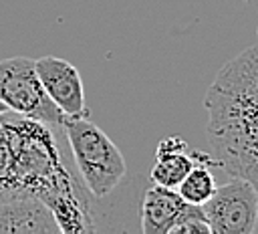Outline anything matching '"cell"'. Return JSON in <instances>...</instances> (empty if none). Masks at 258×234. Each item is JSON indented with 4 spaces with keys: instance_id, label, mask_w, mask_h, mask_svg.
<instances>
[{
    "instance_id": "11",
    "label": "cell",
    "mask_w": 258,
    "mask_h": 234,
    "mask_svg": "<svg viewBox=\"0 0 258 234\" xmlns=\"http://www.w3.org/2000/svg\"><path fill=\"white\" fill-rule=\"evenodd\" d=\"M6 111H10V109H8V107H6V105L0 101V113H6Z\"/></svg>"
},
{
    "instance_id": "4",
    "label": "cell",
    "mask_w": 258,
    "mask_h": 234,
    "mask_svg": "<svg viewBox=\"0 0 258 234\" xmlns=\"http://www.w3.org/2000/svg\"><path fill=\"white\" fill-rule=\"evenodd\" d=\"M0 101L14 113L62 129L67 115L44 91L36 65L28 56H8L0 61Z\"/></svg>"
},
{
    "instance_id": "5",
    "label": "cell",
    "mask_w": 258,
    "mask_h": 234,
    "mask_svg": "<svg viewBox=\"0 0 258 234\" xmlns=\"http://www.w3.org/2000/svg\"><path fill=\"white\" fill-rule=\"evenodd\" d=\"M202 210L212 234H252L258 226V194L242 178L216 188Z\"/></svg>"
},
{
    "instance_id": "9",
    "label": "cell",
    "mask_w": 258,
    "mask_h": 234,
    "mask_svg": "<svg viewBox=\"0 0 258 234\" xmlns=\"http://www.w3.org/2000/svg\"><path fill=\"white\" fill-rule=\"evenodd\" d=\"M202 151L191 149L185 139L179 135L163 137L155 147V159L153 167L149 171V178L157 186L165 188H177L179 182L185 178V173L194 167Z\"/></svg>"
},
{
    "instance_id": "12",
    "label": "cell",
    "mask_w": 258,
    "mask_h": 234,
    "mask_svg": "<svg viewBox=\"0 0 258 234\" xmlns=\"http://www.w3.org/2000/svg\"><path fill=\"white\" fill-rule=\"evenodd\" d=\"M244 2H248V0H244Z\"/></svg>"
},
{
    "instance_id": "3",
    "label": "cell",
    "mask_w": 258,
    "mask_h": 234,
    "mask_svg": "<svg viewBox=\"0 0 258 234\" xmlns=\"http://www.w3.org/2000/svg\"><path fill=\"white\" fill-rule=\"evenodd\" d=\"M79 180L93 198L109 196L127 171L121 149L111 137L91 121V117L67 119L62 125Z\"/></svg>"
},
{
    "instance_id": "1",
    "label": "cell",
    "mask_w": 258,
    "mask_h": 234,
    "mask_svg": "<svg viewBox=\"0 0 258 234\" xmlns=\"http://www.w3.org/2000/svg\"><path fill=\"white\" fill-rule=\"evenodd\" d=\"M0 200H38L60 234L95 232L91 194L67 165L54 127L0 113Z\"/></svg>"
},
{
    "instance_id": "7",
    "label": "cell",
    "mask_w": 258,
    "mask_h": 234,
    "mask_svg": "<svg viewBox=\"0 0 258 234\" xmlns=\"http://www.w3.org/2000/svg\"><path fill=\"white\" fill-rule=\"evenodd\" d=\"M38 79L54 101V105L67 115V119L91 117V109L85 101V87L79 69L60 56H42L34 61Z\"/></svg>"
},
{
    "instance_id": "2",
    "label": "cell",
    "mask_w": 258,
    "mask_h": 234,
    "mask_svg": "<svg viewBox=\"0 0 258 234\" xmlns=\"http://www.w3.org/2000/svg\"><path fill=\"white\" fill-rule=\"evenodd\" d=\"M208 141L230 178L258 194V44L228 61L206 91Z\"/></svg>"
},
{
    "instance_id": "10",
    "label": "cell",
    "mask_w": 258,
    "mask_h": 234,
    "mask_svg": "<svg viewBox=\"0 0 258 234\" xmlns=\"http://www.w3.org/2000/svg\"><path fill=\"white\" fill-rule=\"evenodd\" d=\"M214 165H218L216 157L202 151L200 157H198V161L194 163V167L185 173V178L175 188L177 194L185 202H189V204H196V206L206 204L212 198V194L216 192V188H218L216 178L212 173V167Z\"/></svg>"
},
{
    "instance_id": "6",
    "label": "cell",
    "mask_w": 258,
    "mask_h": 234,
    "mask_svg": "<svg viewBox=\"0 0 258 234\" xmlns=\"http://www.w3.org/2000/svg\"><path fill=\"white\" fill-rule=\"evenodd\" d=\"M139 216L143 234H175V230L187 222L206 220L202 206L189 204L177 190L157 184L145 190Z\"/></svg>"
},
{
    "instance_id": "8",
    "label": "cell",
    "mask_w": 258,
    "mask_h": 234,
    "mask_svg": "<svg viewBox=\"0 0 258 234\" xmlns=\"http://www.w3.org/2000/svg\"><path fill=\"white\" fill-rule=\"evenodd\" d=\"M0 234H60V230L42 202L0 200Z\"/></svg>"
}]
</instances>
